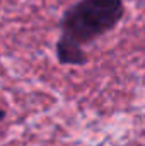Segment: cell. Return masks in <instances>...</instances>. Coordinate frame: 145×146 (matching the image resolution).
<instances>
[{
  "mask_svg": "<svg viewBox=\"0 0 145 146\" xmlns=\"http://www.w3.org/2000/svg\"><path fill=\"white\" fill-rule=\"evenodd\" d=\"M123 15V0H79L63 12L60 19V37L84 48L113 31Z\"/></svg>",
  "mask_w": 145,
  "mask_h": 146,
  "instance_id": "obj_1",
  "label": "cell"
},
{
  "mask_svg": "<svg viewBox=\"0 0 145 146\" xmlns=\"http://www.w3.org/2000/svg\"><path fill=\"white\" fill-rule=\"evenodd\" d=\"M56 58L62 65L80 66V65L87 63V56L84 53V48L73 44V42L63 39V37H60L58 42H56Z\"/></svg>",
  "mask_w": 145,
  "mask_h": 146,
  "instance_id": "obj_2",
  "label": "cell"
},
{
  "mask_svg": "<svg viewBox=\"0 0 145 146\" xmlns=\"http://www.w3.org/2000/svg\"><path fill=\"white\" fill-rule=\"evenodd\" d=\"M3 115H5V112H3V110H0V121L3 119Z\"/></svg>",
  "mask_w": 145,
  "mask_h": 146,
  "instance_id": "obj_3",
  "label": "cell"
}]
</instances>
